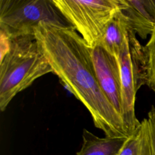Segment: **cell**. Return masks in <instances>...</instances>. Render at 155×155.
Wrapping results in <instances>:
<instances>
[{
    "mask_svg": "<svg viewBox=\"0 0 155 155\" xmlns=\"http://www.w3.org/2000/svg\"><path fill=\"white\" fill-rule=\"evenodd\" d=\"M122 87V113L125 131L130 137L137 130L140 122L135 115L134 104L137 92L133 65L130 53L128 36L117 57Z\"/></svg>",
    "mask_w": 155,
    "mask_h": 155,
    "instance_id": "obj_6",
    "label": "cell"
},
{
    "mask_svg": "<svg viewBox=\"0 0 155 155\" xmlns=\"http://www.w3.org/2000/svg\"><path fill=\"white\" fill-rule=\"evenodd\" d=\"M128 28L119 10L108 23L99 44L110 54L117 58L127 39Z\"/></svg>",
    "mask_w": 155,
    "mask_h": 155,
    "instance_id": "obj_9",
    "label": "cell"
},
{
    "mask_svg": "<svg viewBox=\"0 0 155 155\" xmlns=\"http://www.w3.org/2000/svg\"><path fill=\"white\" fill-rule=\"evenodd\" d=\"M35 36L53 73L90 113L106 137L128 138L122 119L104 93L94 66L91 48L73 27L41 22Z\"/></svg>",
    "mask_w": 155,
    "mask_h": 155,
    "instance_id": "obj_1",
    "label": "cell"
},
{
    "mask_svg": "<svg viewBox=\"0 0 155 155\" xmlns=\"http://www.w3.org/2000/svg\"><path fill=\"white\" fill-rule=\"evenodd\" d=\"M41 22L71 26L53 0H0V31L9 38L34 35Z\"/></svg>",
    "mask_w": 155,
    "mask_h": 155,
    "instance_id": "obj_3",
    "label": "cell"
},
{
    "mask_svg": "<svg viewBox=\"0 0 155 155\" xmlns=\"http://www.w3.org/2000/svg\"><path fill=\"white\" fill-rule=\"evenodd\" d=\"M118 155H151L147 119H144L136 131L127 139Z\"/></svg>",
    "mask_w": 155,
    "mask_h": 155,
    "instance_id": "obj_11",
    "label": "cell"
},
{
    "mask_svg": "<svg viewBox=\"0 0 155 155\" xmlns=\"http://www.w3.org/2000/svg\"><path fill=\"white\" fill-rule=\"evenodd\" d=\"M119 12L128 28L145 39L155 27L154 0H119Z\"/></svg>",
    "mask_w": 155,
    "mask_h": 155,
    "instance_id": "obj_7",
    "label": "cell"
},
{
    "mask_svg": "<svg viewBox=\"0 0 155 155\" xmlns=\"http://www.w3.org/2000/svg\"><path fill=\"white\" fill-rule=\"evenodd\" d=\"M128 42L137 91L142 85H147V73L146 58L143 47L137 39L135 33L128 28Z\"/></svg>",
    "mask_w": 155,
    "mask_h": 155,
    "instance_id": "obj_10",
    "label": "cell"
},
{
    "mask_svg": "<svg viewBox=\"0 0 155 155\" xmlns=\"http://www.w3.org/2000/svg\"><path fill=\"white\" fill-rule=\"evenodd\" d=\"M91 53L96 76L101 89L121 116L122 87L117 58L110 54L99 44L91 48Z\"/></svg>",
    "mask_w": 155,
    "mask_h": 155,
    "instance_id": "obj_5",
    "label": "cell"
},
{
    "mask_svg": "<svg viewBox=\"0 0 155 155\" xmlns=\"http://www.w3.org/2000/svg\"><path fill=\"white\" fill-rule=\"evenodd\" d=\"M148 124L150 141L151 155H155V106H153L148 114Z\"/></svg>",
    "mask_w": 155,
    "mask_h": 155,
    "instance_id": "obj_13",
    "label": "cell"
},
{
    "mask_svg": "<svg viewBox=\"0 0 155 155\" xmlns=\"http://www.w3.org/2000/svg\"><path fill=\"white\" fill-rule=\"evenodd\" d=\"M10 39L0 59V110L4 111L19 93L39 78L53 73L34 35Z\"/></svg>",
    "mask_w": 155,
    "mask_h": 155,
    "instance_id": "obj_2",
    "label": "cell"
},
{
    "mask_svg": "<svg viewBox=\"0 0 155 155\" xmlns=\"http://www.w3.org/2000/svg\"><path fill=\"white\" fill-rule=\"evenodd\" d=\"M65 20L87 44L98 45L110 22L119 10V0H53Z\"/></svg>",
    "mask_w": 155,
    "mask_h": 155,
    "instance_id": "obj_4",
    "label": "cell"
},
{
    "mask_svg": "<svg viewBox=\"0 0 155 155\" xmlns=\"http://www.w3.org/2000/svg\"><path fill=\"white\" fill-rule=\"evenodd\" d=\"M143 50L147 62V85L155 92V27Z\"/></svg>",
    "mask_w": 155,
    "mask_h": 155,
    "instance_id": "obj_12",
    "label": "cell"
},
{
    "mask_svg": "<svg viewBox=\"0 0 155 155\" xmlns=\"http://www.w3.org/2000/svg\"><path fill=\"white\" fill-rule=\"evenodd\" d=\"M128 138L99 137L84 129L82 147L76 155H118Z\"/></svg>",
    "mask_w": 155,
    "mask_h": 155,
    "instance_id": "obj_8",
    "label": "cell"
}]
</instances>
